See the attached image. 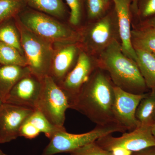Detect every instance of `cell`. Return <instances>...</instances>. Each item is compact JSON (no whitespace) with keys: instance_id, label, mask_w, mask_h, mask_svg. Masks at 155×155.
I'll return each instance as SVG.
<instances>
[{"instance_id":"obj_12","label":"cell","mask_w":155,"mask_h":155,"mask_svg":"<svg viewBox=\"0 0 155 155\" xmlns=\"http://www.w3.org/2000/svg\"><path fill=\"white\" fill-rule=\"evenodd\" d=\"M54 47L49 76L59 84L75 66L78 48L75 43L55 45Z\"/></svg>"},{"instance_id":"obj_1","label":"cell","mask_w":155,"mask_h":155,"mask_svg":"<svg viewBox=\"0 0 155 155\" xmlns=\"http://www.w3.org/2000/svg\"><path fill=\"white\" fill-rule=\"evenodd\" d=\"M112 82L103 71H95L70 103V109L86 116L97 125H117L113 113L115 92Z\"/></svg>"},{"instance_id":"obj_29","label":"cell","mask_w":155,"mask_h":155,"mask_svg":"<svg viewBox=\"0 0 155 155\" xmlns=\"http://www.w3.org/2000/svg\"><path fill=\"white\" fill-rule=\"evenodd\" d=\"M113 155H132L131 151L122 147H116L111 151Z\"/></svg>"},{"instance_id":"obj_19","label":"cell","mask_w":155,"mask_h":155,"mask_svg":"<svg viewBox=\"0 0 155 155\" xmlns=\"http://www.w3.org/2000/svg\"><path fill=\"white\" fill-rule=\"evenodd\" d=\"M136 117L142 125L152 126L155 121V90L147 94L139 104Z\"/></svg>"},{"instance_id":"obj_3","label":"cell","mask_w":155,"mask_h":155,"mask_svg":"<svg viewBox=\"0 0 155 155\" xmlns=\"http://www.w3.org/2000/svg\"><path fill=\"white\" fill-rule=\"evenodd\" d=\"M17 17L25 28L54 45L74 43L79 38L77 32L58 19L28 6Z\"/></svg>"},{"instance_id":"obj_4","label":"cell","mask_w":155,"mask_h":155,"mask_svg":"<svg viewBox=\"0 0 155 155\" xmlns=\"http://www.w3.org/2000/svg\"><path fill=\"white\" fill-rule=\"evenodd\" d=\"M21 46L31 74L40 79L49 76L55 52L54 45L31 32L15 17Z\"/></svg>"},{"instance_id":"obj_30","label":"cell","mask_w":155,"mask_h":155,"mask_svg":"<svg viewBox=\"0 0 155 155\" xmlns=\"http://www.w3.org/2000/svg\"><path fill=\"white\" fill-rule=\"evenodd\" d=\"M132 155H155V146L132 153Z\"/></svg>"},{"instance_id":"obj_35","label":"cell","mask_w":155,"mask_h":155,"mask_svg":"<svg viewBox=\"0 0 155 155\" xmlns=\"http://www.w3.org/2000/svg\"><path fill=\"white\" fill-rule=\"evenodd\" d=\"M3 103H3L2 101V100H1V99H0V107H1V106H2V105Z\"/></svg>"},{"instance_id":"obj_5","label":"cell","mask_w":155,"mask_h":155,"mask_svg":"<svg viewBox=\"0 0 155 155\" xmlns=\"http://www.w3.org/2000/svg\"><path fill=\"white\" fill-rule=\"evenodd\" d=\"M126 130L116 124L106 126L97 125L92 130L83 134L68 133L65 128L56 132L50 139L48 144L41 155H54L60 153H71L85 145L96 141L103 136L115 132L124 133Z\"/></svg>"},{"instance_id":"obj_37","label":"cell","mask_w":155,"mask_h":155,"mask_svg":"<svg viewBox=\"0 0 155 155\" xmlns=\"http://www.w3.org/2000/svg\"><path fill=\"white\" fill-rule=\"evenodd\" d=\"M105 1L106 2H108V1H109V0H105Z\"/></svg>"},{"instance_id":"obj_24","label":"cell","mask_w":155,"mask_h":155,"mask_svg":"<svg viewBox=\"0 0 155 155\" xmlns=\"http://www.w3.org/2000/svg\"><path fill=\"white\" fill-rule=\"evenodd\" d=\"M69 153L70 155H113L111 152L99 146L95 141L85 145Z\"/></svg>"},{"instance_id":"obj_26","label":"cell","mask_w":155,"mask_h":155,"mask_svg":"<svg viewBox=\"0 0 155 155\" xmlns=\"http://www.w3.org/2000/svg\"><path fill=\"white\" fill-rule=\"evenodd\" d=\"M70 10L69 22L72 25H78L82 17L83 0H65Z\"/></svg>"},{"instance_id":"obj_36","label":"cell","mask_w":155,"mask_h":155,"mask_svg":"<svg viewBox=\"0 0 155 155\" xmlns=\"http://www.w3.org/2000/svg\"><path fill=\"white\" fill-rule=\"evenodd\" d=\"M153 54L154 55L155 57V52L153 53Z\"/></svg>"},{"instance_id":"obj_6","label":"cell","mask_w":155,"mask_h":155,"mask_svg":"<svg viewBox=\"0 0 155 155\" xmlns=\"http://www.w3.org/2000/svg\"><path fill=\"white\" fill-rule=\"evenodd\" d=\"M70 108L69 100L63 90L50 76L43 79V87L36 110L52 125L64 127L66 112Z\"/></svg>"},{"instance_id":"obj_20","label":"cell","mask_w":155,"mask_h":155,"mask_svg":"<svg viewBox=\"0 0 155 155\" xmlns=\"http://www.w3.org/2000/svg\"><path fill=\"white\" fill-rule=\"evenodd\" d=\"M0 42L14 47L24 55L15 17L0 23Z\"/></svg>"},{"instance_id":"obj_34","label":"cell","mask_w":155,"mask_h":155,"mask_svg":"<svg viewBox=\"0 0 155 155\" xmlns=\"http://www.w3.org/2000/svg\"><path fill=\"white\" fill-rule=\"evenodd\" d=\"M0 155H8L7 154H6L5 153H4L1 150H0Z\"/></svg>"},{"instance_id":"obj_2","label":"cell","mask_w":155,"mask_h":155,"mask_svg":"<svg viewBox=\"0 0 155 155\" xmlns=\"http://www.w3.org/2000/svg\"><path fill=\"white\" fill-rule=\"evenodd\" d=\"M101 67L115 86L131 93H145L147 87L137 64L123 53L116 39L101 52Z\"/></svg>"},{"instance_id":"obj_32","label":"cell","mask_w":155,"mask_h":155,"mask_svg":"<svg viewBox=\"0 0 155 155\" xmlns=\"http://www.w3.org/2000/svg\"><path fill=\"white\" fill-rule=\"evenodd\" d=\"M147 26L152 27L155 28V17L150 19L147 22Z\"/></svg>"},{"instance_id":"obj_10","label":"cell","mask_w":155,"mask_h":155,"mask_svg":"<svg viewBox=\"0 0 155 155\" xmlns=\"http://www.w3.org/2000/svg\"><path fill=\"white\" fill-rule=\"evenodd\" d=\"M34 110L3 103L0 107V143L9 142L19 137L21 126Z\"/></svg>"},{"instance_id":"obj_8","label":"cell","mask_w":155,"mask_h":155,"mask_svg":"<svg viewBox=\"0 0 155 155\" xmlns=\"http://www.w3.org/2000/svg\"><path fill=\"white\" fill-rule=\"evenodd\" d=\"M114 89L115 102L113 113L115 122L126 131H132L140 125L136 117V112L139 104L147 93H131L115 85Z\"/></svg>"},{"instance_id":"obj_13","label":"cell","mask_w":155,"mask_h":155,"mask_svg":"<svg viewBox=\"0 0 155 155\" xmlns=\"http://www.w3.org/2000/svg\"><path fill=\"white\" fill-rule=\"evenodd\" d=\"M118 19L121 48L128 58L136 62L137 55L131 42L130 7L131 0H113Z\"/></svg>"},{"instance_id":"obj_23","label":"cell","mask_w":155,"mask_h":155,"mask_svg":"<svg viewBox=\"0 0 155 155\" xmlns=\"http://www.w3.org/2000/svg\"><path fill=\"white\" fill-rule=\"evenodd\" d=\"M27 6L25 0H0V23L16 17Z\"/></svg>"},{"instance_id":"obj_11","label":"cell","mask_w":155,"mask_h":155,"mask_svg":"<svg viewBox=\"0 0 155 155\" xmlns=\"http://www.w3.org/2000/svg\"><path fill=\"white\" fill-rule=\"evenodd\" d=\"M94 65L89 56L84 52H81L73 69L58 84L67 95L69 104L94 72Z\"/></svg>"},{"instance_id":"obj_39","label":"cell","mask_w":155,"mask_h":155,"mask_svg":"<svg viewBox=\"0 0 155 155\" xmlns=\"http://www.w3.org/2000/svg\"></svg>"},{"instance_id":"obj_22","label":"cell","mask_w":155,"mask_h":155,"mask_svg":"<svg viewBox=\"0 0 155 155\" xmlns=\"http://www.w3.org/2000/svg\"><path fill=\"white\" fill-rule=\"evenodd\" d=\"M37 128L41 133L45 134L49 139L53 135L64 127H59L52 125L40 111L35 110L27 119Z\"/></svg>"},{"instance_id":"obj_25","label":"cell","mask_w":155,"mask_h":155,"mask_svg":"<svg viewBox=\"0 0 155 155\" xmlns=\"http://www.w3.org/2000/svg\"><path fill=\"white\" fill-rule=\"evenodd\" d=\"M89 18L94 19L103 15L105 11L107 2L105 0H85Z\"/></svg>"},{"instance_id":"obj_18","label":"cell","mask_w":155,"mask_h":155,"mask_svg":"<svg viewBox=\"0 0 155 155\" xmlns=\"http://www.w3.org/2000/svg\"><path fill=\"white\" fill-rule=\"evenodd\" d=\"M131 42L134 48L153 53L155 52V28L131 31Z\"/></svg>"},{"instance_id":"obj_33","label":"cell","mask_w":155,"mask_h":155,"mask_svg":"<svg viewBox=\"0 0 155 155\" xmlns=\"http://www.w3.org/2000/svg\"><path fill=\"white\" fill-rule=\"evenodd\" d=\"M152 132L155 138V121L152 126Z\"/></svg>"},{"instance_id":"obj_28","label":"cell","mask_w":155,"mask_h":155,"mask_svg":"<svg viewBox=\"0 0 155 155\" xmlns=\"http://www.w3.org/2000/svg\"><path fill=\"white\" fill-rule=\"evenodd\" d=\"M155 14V0H146L142 10V15L144 17Z\"/></svg>"},{"instance_id":"obj_27","label":"cell","mask_w":155,"mask_h":155,"mask_svg":"<svg viewBox=\"0 0 155 155\" xmlns=\"http://www.w3.org/2000/svg\"><path fill=\"white\" fill-rule=\"evenodd\" d=\"M40 133L37 128L26 120L20 128L19 136L28 139H32L37 137Z\"/></svg>"},{"instance_id":"obj_9","label":"cell","mask_w":155,"mask_h":155,"mask_svg":"<svg viewBox=\"0 0 155 155\" xmlns=\"http://www.w3.org/2000/svg\"><path fill=\"white\" fill-rule=\"evenodd\" d=\"M43 79L31 73L22 78L12 89L5 103L36 110L42 90Z\"/></svg>"},{"instance_id":"obj_14","label":"cell","mask_w":155,"mask_h":155,"mask_svg":"<svg viewBox=\"0 0 155 155\" xmlns=\"http://www.w3.org/2000/svg\"><path fill=\"white\" fill-rule=\"evenodd\" d=\"M114 27L110 17L102 18L87 29L85 38L87 44L91 49L102 51L115 40Z\"/></svg>"},{"instance_id":"obj_7","label":"cell","mask_w":155,"mask_h":155,"mask_svg":"<svg viewBox=\"0 0 155 155\" xmlns=\"http://www.w3.org/2000/svg\"><path fill=\"white\" fill-rule=\"evenodd\" d=\"M95 142L104 149L110 152L115 148L122 147L135 152L155 146V138L152 132L151 126L141 124L134 130L124 132L119 137L108 134Z\"/></svg>"},{"instance_id":"obj_38","label":"cell","mask_w":155,"mask_h":155,"mask_svg":"<svg viewBox=\"0 0 155 155\" xmlns=\"http://www.w3.org/2000/svg\"><path fill=\"white\" fill-rule=\"evenodd\" d=\"M1 66H2V65H1V64H0V67H1Z\"/></svg>"},{"instance_id":"obj_17","label":"cell","mask_w":155,"mask_h":155,"mask_svg":"<svg viewBox=\"0 0 155 155\" xmlns=\"http://www.w3.org/2000/svg\"><path fill=\"white\" fill-rule=\"evenodd\" d=\"M29 8L57 19L64 17L67 12L64 0H25Z\"/></svg>"},{"instance_id":"obj_31","label":"cell","mask_w":155,"mask_h":155,"mask_svg":"<svg viewBox=\"0 0 155 155\" xmlns=\"http://www.w3.org/2000/svg\"><path fill=\"white\" fill-rule=\"evenodd\" d=\"M138 0H132V8L136 13L138 12Z\"/></svg>"},{"instance_id":"obj_16","label":"cell","mask_w":155,"mask_h":155,"mask_svg":"<svg viewBox=\"0 0 155 155\" xmlns=\"http://www.w3.org/2000/svg\"><path fill=\"white\" fill-rule=\"evenodd\" d=\"M136 63L145 81L147 87L155 89V57L153 53L135 50Z\"/></svg>"},{"instance_id":"obj_15","label":"cell","mask_w":155,"mask_h":155,"mask_svg":"<svg viewBox=\"0 0 155 155\" xmlns=\"http://www.w3.org/2000/svg\"><path fill=\"white\" fill-rule=\"evenodd\" d=\"M31 73L27 67L11 65L0 67V99L3 103L18 81Z\"/></svg>"},{"instance_id":"obj_21","label":"cell","mask_w":155,"mask_h":155,"mask_svg":"<svg viewBox=\"0 0 155 155\" xmlns=\"http://www.w3.org/2000/svg\"><path fill=\"white\" fill-rule=\"evenodd\" d=\"M0 64L2 66L27 67V61L24 55L16 48L2 42H0Z\"/></svg>"}]
</instances>
